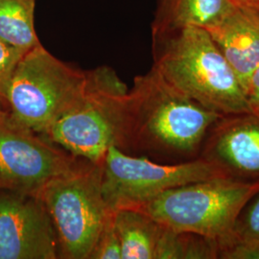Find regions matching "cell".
<instances>
[{
    "label": "cell",
    "instance_id": "obj_14",
    "mask_svg": "<svg viewBox=\"0 0 259 259\" xmlns=\"http://www.w3.org/2000/svg\"><path fill=\"white\" fill-rule=\"evenodd\" d=\"M36 0H0V37L20 51L40 44L35 28Z\"/></svg>",
    "mask_w": 259,
    "mask_h": 259
},
{
    "label": "cell",
    "instance_id": "obj_13",
    "mask_svg": "<svg viewBox=\"0 0 259 259\" xmlns=\"http://www.w3.org/2000/svg\"><path fill=\"white\" fill-rule=\"evenodd\" d=\"M112 211L120 240L121 259H156L163 226L141 208Z\"/></svg>",
    "mask_w": 259,
    "mask_h": 259
},
{
    "label": "cell",
    "instance_id": "obj_1",
    "mask_svg": "<svg viewBox=\"0 0 259 259\" xmlns=\"http://www.w3.org/2000/svg\"><path fill=\"white\" fill-rule=\"evenodd\" d=\"M221 116L178 91L152 66L135 77L128 93L124 152L161 163L194 160Z\"/></svg>",
    "mask_w": 259,
    "mask_h": 259
},
{
    "label": "cell",
    "instance_id": "obj_4",
    "mask_svg": "<svg viewBox=\"0 0 259 259\" xmlns=\"http://www.w3.org/2000/svg\"><path fill=\"white\" fill-rule=\"evenodd\" d=\"M88 81L83 102L58 121L47 138L72 156L102 165L111 146L125 150L129 89L109 66L88 70Z\"/></svg>",
    "mask_w": 259,
    "mask_h": 259
},
{
    "label": "cell",
    "instance_id": "obj_8",
    "mask_svg": "<svg viewBox=\"0 0 259 259\" xmlns=\"http://www.w3.org/2000/svg\"><path fill=\"white\" fill-rule=\"evenodd\" d=\"M77 159L46 135L16 119L8 109L0 111V190L37 195Z\"/></svg>",
    "mask_w": 259,
    "mask_h": 259
},
{
    "label": "cell",
    "instance_id": "obj_3",
    "mask_svg": "<svg viewBox=\"0 0 259 259\" xmlns=\"http://www.w3.org/2000/svg\"><path fill=\"white\" fill-rule=\"evenodd\" d=\"M88 71L59 60L42 45L21 58L10 82V113L35 132L46 135L65 114L83 102Z\"/></svg>",
    "mask_w": 259,
    "mask_h": 259
},
{
    "label": "cell",
    "instance_id": "obj_6",
    "mask_svg": "<svg viewBox=\"0 0 259 259\" xmlns=\"http://www.w3.org/2000/svg\"><path fill=\"white\" fill-rule=\"evenodd\" d=\"M257 192L259 184L220 177L167 189L140 208L170 230L219 242L232 236L242 209Z\"/></svg>",
    "mask_w": 259,
    "mask_h": 259
},
{
    "label": "cell",
    "instance_id": "obj_12",
    "mask_svg": "<svg viewBox=\"0 0 259 259\" xmlns=\"http://www.w3.org/2000/svg\"><path fill=\"white\" fill-rule=\"evenodd\" d=\"M232 0H157L152 37L186 27L207 29L232 7Z\"/></svg>",
    "mask_w": 259,
    "mask_h": 259
},
{
    "label": "cell",
    "instance_id": "obj_18",
    "mask_svg": "<svg viewBox=\"0 0 259 259\" xmlns=\"http://www.w3.org/2000/svg\"><path fill=\"white\" fill-rule=\"evenodd\" d=\"M25 54L19 49L11 47L0 37V99L5 104L11 79L19 61Z\"/></svg>",
    "mask_w": 259,
    "mask_h": 259
},
{
    "label": "cell",
    "instance_id": "obj_19",
    "mask_svg": "<svg viewBox=\"0 0 259 259\" xmlns=\"http://www.w3.org/2000/svg\"><path fill=\"white\" fill-rule=\"evenodd\" d=\"M246 94L251 113L259 115V65L250 77Z\"/></svg>",
    "mask_w": 259,
    "mask_h": 259
},
{
    "label": "cell",
    "instance_id": "obj_7",
    "mask_svg": "<svg viewBox=\"0 0 259 259\" xmlns=\"http://www.w3.org/2000/svg\"><path fill=\"white\" fill-rule=\"evenodd\" d=\"M103 195L111 210L140 208L167 189L228 177L219 167L199 157L181 163H161L130 155L111 146L102 163Z\"/></svg>",
    "mask_w": 259,
    "mask_h": 259
},
{
    "label": "cell",
    "instance_id": "obj_15",
    "mask_svg": "<svg viewBox=\"0 0 259 259\" xmlns=\"http://www.w3.org/2000/svg\"><path fill=\"white\" fill-rule=\"evenodd\" d=\"M218 241L192 232H175L163 226L156 259H218Z\"/></svg>",
    "mask_w": 259,
    "mask_h": 259
},
{
    "label": "cell",
    "instance_id": "obj_21",
    "mask_svg": "<svg viewBox=\"0 0 259 259\" xmlns=\"http://www.w3.org/2000/svg\"><path fill=\"white\" fill-rule=\"evenodd\" d=\"M5 109H7L6 104H5V102H4L3 100L0 99V111H3V110H5Z\"/></svg>",
    "mask_w": 259,
    "mask_h": 259
},
{
    "label": "cell",
    "instance_id": "obj_5",
    "mask_svg": "<svg viewBox=\"0 0 259 259\" xmlns=\"http://www.w3.org/2000/svg\"><path fill=\"white\" fill-rule=\"evenodd\" d=\"M102 185V165L78 157L38 192L55 229L60 258L90 259L112 212Z\"/></svg>",
    "mask_w": 259,
    "mask_h": 259
},
{
    "label": "cell",
    "instance_id": "obj_9",
    "mask_svg": "<svg viewBox=\"0 0 259 259\" xmlns=\"http://www.w3.org/2000/svg\"><path fill=\"white\" fill-rule=\"evenodd\" d=\"M55 229L38 195L0 190V259H57Z\"/></svg>",
    "mask_w": 259,
    "mask_h": 259
},
{
    "label": "cell",
    "instance_id": "obj_10",
    "mask_svg": "<svg viewBox=\"0 0 259 259\" xmlns=\"http://www.w3.org/2000/svg\"><path fill=\"white\" fill-rule=\"evenodd\" d=\"M200 157L228 178L259 184V115L248 112L219 117L204 139Z\"/></svg>",
    "mask_w": 259,
    "mask_h": 259
},
{
    "label": "cell",
    "instance_id": "obj_2",
    "mask_svg": "<svg viewBox=\"0 0 259 259\" xmlns=\"http://www.w3.org/2000/svg\"><path fill=\"white\" fill-rule=\"evenodd\" d=\"M152 50L161 76L204 108L221 115L251 112L238 77L204 28L152 37Z\"/></svg>",
    "mask_w": 259,
    "mask_h": 259
},
{
    "label": "cell",
    "instance_id": "obj_11",
    "mask_svg": "<svg viewBox=\"0 0 259 259\" xmlns=\"http://www.w3.org/2000/svg\"><path fill=\"white\" fill-rule=\"evenodd\" d=\"M205 30L247 93L259 65V7L233 1L222 18Z\"/></svg>",
    "mask_w": 259,
    "mask_h": 259
},
{
    "label": "cell",
    "instance_id": "obj_20",
    "mask_svg": "<svg viewBox=\"0 0 259 259\" xmlns=\"http://www.w3.org/2000/svg\"><path fill=\"white\" fill-rule=\"evenodd\" d=\"M233 1L234 2H238V3H244V4H249V5L259 7V0H233Z\"/></svg>",
    "mask_w": 259,
    "mask_h": 259
},
{
    "label": "cell",
    "instance_id": "obj_16",
    "mask_svg": "<svg viewBox=\"0 0 259 259\" xmlns=\"http://www.w3.org/2000/svg\"><path fill=\"white\" fill-rule=\"evenodd\" d=\"M232 236L238 240H259V192L242 209Z\"/></svg>",
    "mask_w": 259,
    "mask_h": 259
},
{
    "label": "cell",
    "instance_id": "obj_17",
    "mask_svg": "<svg viewBox=\"0 0 259 259\" xmlns=\"http://www.w3.org/2000/svg\"><path fill=\"white\" fill-rule=\"evenodd\" d=\"M90 259H121L120 240L113 221V211L105 223Z\"/></svg>",
    "mask_w": 259,
    "mask_h": 259
}]
</instances>
